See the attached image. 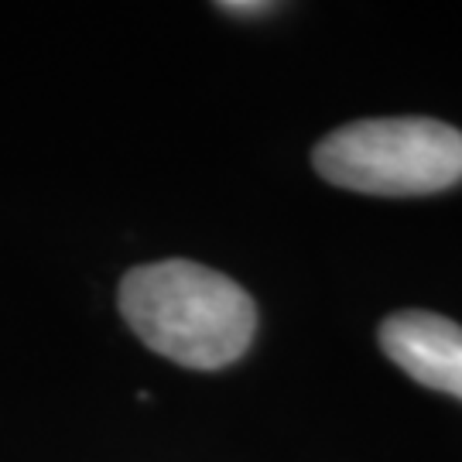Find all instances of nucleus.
Masks as SVG:
<instances>
[{
    "label": "nucleus",
    "instance_id": "obj_1",
    "mask_svg": "<svg viewBox=\"0 0 462 462\" xmlns=\"http://www.w3.org/2000/svg\"><path fill=\"white\" fill-rule=\"evenodd\" d=\"M120 315L141 343L189 370H223L254 343L257 305L233 278L196 261H158L120 281Z\"/></svg>",
    "mask_w": 462,
    "mask_h": 462
},
{
    "label": "nucleus",
    "instance_id": "obj_2",
    "mask_svg": "<svg viewBox=\"0 0 462 462\" xmlns=\"http://www.w3.org/2000/svg\"><path fill=\"white\" fill-rule=\"evenodd\" d=\"M315 171L366 196H431L462 182V131L431 116L353 120L315 144Z\"/></svg>",
    "mask_w": 462,
    "mask_h": 462
},
{
    "label": "nucleus",
    "instance_id": "obj_3",
    "mask_svg": "<svg viewBox=\"0 0 462 462\" xmlns=\"http://www.w3.org/2000/svg\"><path fill=\"white\" fill-rule=\"evenodd\" d=\"M380 346L408 377L462 401V326L435 312H394L380 326Z\"/></svg>",
    "mask_w": 462,
    "mask_h": 462
},
{
    "label": "nucleus",
    "instance_id": "obj_4",
    "mask_svg": "<svg viewBox=\"0 0 462 462\" xmlns=\"http://www.w3.org/2000/svg\"><path fill=\"white\" fill-rule=\"evenodd\" d=\"M219 11H233V14H254V11H271V4H219Z\"/></svg>",
    "mask_w": 462,
    "mask_h": 462
}]
</instances>
